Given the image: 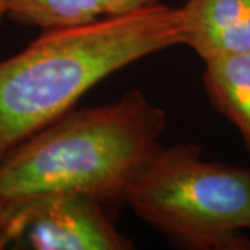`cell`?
Wrapping results in <instances>:
<instances>
[{"mask_svg": "<svg viewBox=\"0 0 250 250\" xmlns=\"http://www.w3.org/2000/svg\"><path fill=\"white\" fill-rule=\"evenodd\" d=\"M184 42L181 9L163 3L43 31L22 52L0 62V163L75 107L100 81Z\"/></svg>", "mask_w": 250, "mask_h": 250, "instance_id": "6da1fadb", "label": "cell"}, {"mask_svg": "<svg viewBox=\"0 0 250 250\" xmlns=\"http://www.w3.org/2000/svg\"><path fill=\"white\" fill-rule=\"evenodd\" d=\"M167 114L142 90L96 107L71 108L0 163L3 203L47 192L125 197L163 147Z\"/></svg>", "mask_w": 250, "mask_h": 250, "instance_id": "7a4b0ae2", "label": "cell"}, {"mask_svg": "<svg viewBox=\"0 0 250 250\" xmlns=\"http://www.w3.org/2000/svg\"><path fill=\"white\" fill-rule=\"evenodd\" d=\"M125 203L184 248L250 250V167L205 161L199 145L161 147Z\"/></svg>", "mask_w": 250, "mask_h": 250, "instance_id": "3957f363", "label": "cell"}, {"mask_svg": "<svg viewBox=\"0 0 250 250\" xmlns=\"http://www.w3.org/2000/svg\"><path fill=\"white\" fill-rule=\"evenodd\" d=\"M106 205L77 192H47L4 203L0 250H128Z\"/></svg>", "mask_w": 250, "mask_h": 250, "instance_id": "277c9868", "label": "cell"}, {"mask_svg": "<svg viewBox=\"0 0 250 250\" xmlns=\"http://www.w3.org/2000/svg\"><path fill=\"white\" fill-rule=\"evenodd\" d=\"M185 42L203 62L250 52V0H187Z\"/></svg>", "mask_w": 250, "mask_h": 250, "instance_id": "5b68a950", "label": "cell"}, {"mask_svg": "<svg viewBox=\"0 0 250 250\" xmlns=\"http://www.w3.org/2000/svg\"><path fill=\"white\" fill-rule=\"evenodd\" d=\"M203 85L211 106L235 125L250 152V52L205 62Z\"/></svg>", "mask_w": 250, "mask_h": 250, "instance_id": "8992f818", "label": "cell"}, {"mask_svg": "<svg viewBox=\"0 0 250 250\" xmlns=\"http://www.w3.org/2000/svg\"><path fill=\"white\" fill-rule=\"evenodd\" d=\"M104 16L98 0H7L6 17L42 31L75 28Z\"/></svg>", "mask_w": 250, "mask_h": 250, "instance_id": "52a82bcc", "label": "cell"}, {"mask_svg": "<svg viewBox=\"0 0 250 250\" xmlns=\"http://www.w3.org/2000/svg\"><path fill=\"white\" fill-rule=\"evenodd\" d=\"M104 16H123L161 4V0H98Z\"/></svg>", "mask_w": 250, "mask_h": 250, "instance_id": "ba28073f", "label": "cell"}, {"mask_svg": "<svg viewBox=\"0 0 250 250\" xmlns=\"http://www.w3.org/2000/svg\"><path fill=\"white\" fill-rule=\"evenodd\" d=\"M6 11H7V0H0V27L3 24V20L6 18Z\"/></svg>", "mask_w": 250, "mask_h": 250, "instance_id": "9c48e42d", "label": "cell"}, {"mask_svg": "<svg viewBox=\"0 0 250 250\" xmlns=\"http://www.w3.org/2000/svg\"><path fill=\"white\" fill-rule=\"evenodd\" d=\"M3 206H4V203H3V199L0 196V211H1V208H3Z\"/></svg>", "mask_w": 250, "mask_h": 250, "instance_id": "30bf717a", "label": "cell"}]
</instances>
